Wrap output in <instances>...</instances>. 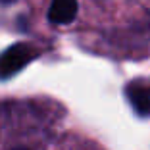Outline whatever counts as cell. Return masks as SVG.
<instances>
[{
	"label": "cell",
	"mask_w": 150,
	"mask_h": 150,
	"mask_svg": "<svg viewBox=\"0 0 150 150\" xmlns=\"http://www.w3.org/2000/svg\"><path fill=\"white\" fill-rule=\"evenodd\" d=\"M79 6L77 0H52V4L48 8V21L54 25H67L77 18Z\"/></svg>",
	"instance_id": "3957f363"
},
{
	"label": "cell",
	"mask_w": 150,
	"mask_h": 150,
	"mask_svg": "<svg viewBox=\"0 0 150 150\" xmlns=\"http://www.w3.org/2000/svg\"><path fill=\"white\" fill-rule=\"evenodd\" d=\"M13 150H29V148H13Z\"/></svg>",
	"instance_id": "5b68a950"
},
{
	"label": "cell",
	"mask_w": 150,
	"mask_h": 150,
	"mask_svg": "<svg viewBox=\"0 0 150 150\" xmlns=\"http://www.w3.org/2000/svg\"><path fill=\"white\" fill-rule=\"evenodd\" d=\"M40 50L31 42H16L0 52V81H6L39 58Z\"/></svg>",
	"instance_id": "6da1fadb"
},
{
	"label": "cell",
	"mask_w": 150,
	"mask_h": 150,
	"mask_svg": "<svg viewBox=\"0 0 150 150\" xmlns=\"http://www.w3.org/2000/svg\"><path fill=\"white\" fill-rule=\"evenodd\" d=\"M125 96H127L135 114L146 117L150 115V81L135 79L125 85Z\"/></svg>",
	"instance_id": "7a4b0ae2"
},
{
	"label": "cell",
	"mask_w": 150,
	"mask_h": 150,
	"mask_svg": "<svg viewBox=\"0 0 150 150\" xmlns=\"http://www.w3.org/2000/svg\"><path fill=\"white\" fill-rule=\"evenodd\" d=\"M12 2H16V0H0V4H12Z\"/></svg>",
	"instance_id": "277c9868"
}]
</instances>
